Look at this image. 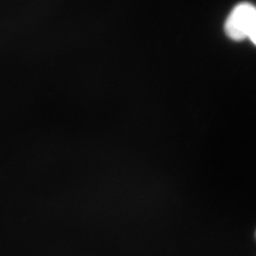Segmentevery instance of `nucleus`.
Here are the masks:
<instances>
[{"mask_svg":"<svg viewBox=\"0 0 256 256\" xmlns=\"http://www.w3.org/2000/svg\"><path fill=\"white\" fill-rule=\"evenodd\" d=\"M226 32L230 38H249L256 42V10L250 2H240L232 10L225 24Z\"/></svg>","mask_w":256,"mask_h":256,"instance_id":"f257e3e1","label":"nucleus"}]
</instances>
